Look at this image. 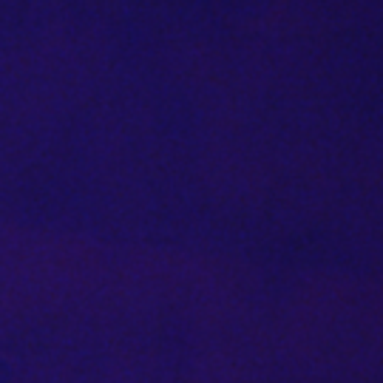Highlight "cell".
<instances>
[]
</instances>
